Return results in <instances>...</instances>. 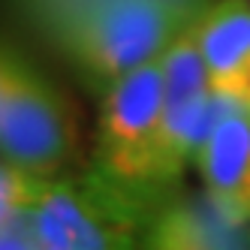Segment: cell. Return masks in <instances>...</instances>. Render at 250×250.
I'll return each mask as SVG.
<instances>
[{
    "label": "cell",
    "instance_id": "6da1fadb",
    "mask_svg": "<svg viewBox=\"0 0 250 250\" xmlns=\"http://www.w3.org/2000/svg\"><path fill=\"white\" fill-rule=\"evenodd\" d=\"M15 21L100 94L121 73L163 58L214 0H3Z\"/></svg>",
    "mask_w": 250,
    "mask_h": 250
},
{
    "label": "cell",
    "instance_id": "7a4b0ae2",
    "mask_svg": "<svg viewBox=\"0 0 250 250\" xmlns=\"http://www.w3.org/2000/svg\"><path fill=\"white\" fill-rule=\"evenodd\" d=\"M163 63L148 61L121 73L100 91V118L91 169L105 184L154 214L172 193L157 175V136L163 118Z\"/></svg>",
    "mask_w": 250,
    "mask_h": 250
},
{
    "label": "cell",
    "instance_id": "3957f363",
    "mask_svg": "<svg viewBox=\"0 0 250 250\" xmlns=\"http://www.w3.org/2000/svg\"><path fill=\"white\" fill-rule=\"evenodd\" d=\"M76 105L21 51L0 42V160L58 178L79 160Z\"/></svg>",
    "mask_w": 250,
    "mask_h": 250
},
{
    "label": "cell",
    "instance_id": "277c9868",
    "mask_svg": "<svg viewBox=\"0 0 250 250\" xmlns=\"http://www.w3.org/2000/svg\"><path fill=\"white\" fill-rule=\"evenodd\" d=\"M148 220L145 208L91 169L79 178H42L27 208L33 247L45 250L133 247L145 235Z\"/></svg>",
    "mask_w": 250,
    "mask_h": 250
},
{
    "label": "cell",
    "instance_id": "5b68a950",
    "mask_svg": "<svg viewBox=\"0 0 250 250\" xmlns=\"http://www.w3.org/2000/svg\"><path fill=\"white\" fill-rule=\"evenodd\" d=\"M193 27L181 33L160 58L166 97L157 136V175L172 190L181 187L184 169L196 163V154L208 139L223 105V97L214 94L208 82Z\"/></svg>",
    "mask_w": 250,
    "mask_h": 250
},
{
    "label": "cell",
    "instance_id": "8992f818",
    "mask_svg": "<svg viewBox=\"0 0 250 250\" xmlns=\"http://www.w3.org/2000/svg\"><path fill=\"white\" fill-rule=\"evenodd\" d=\"M193 166L211 199L235 220L250 223V103L223 100Z\"/></svg>",
    "mask_w": 250,
    "mask_h": 250
},
{
    "label": "cell",
    "instance_id": "52a82bcc",
    "mask_svg": "<svg viewBox=\"0 0 250 250\" xmlns=\"http://www.w3.org/2000/svg\"><path fill=\"white\" fill-rule=\"evenodd\" d=\"M193 33L214 94L250 103V0H214Z\"/></svg>",
    "mask_w": 250,
    "mask_h": 250
},
{
    "label": "cell",
    "instance_id": "ba28073f",
    "mask_svg": "<svg viewBox=\"0 0 250 250\" xmlns=\"http://www.w3.org/2000/svg\"><path fill=\"white\" fill-rule=\"evenodd\" d=\"M142 238V244L163 250L250 247V223L226 214L208 193L196 199L178 190L151 214Z\"/></svg>",
    "mask_w": 250,
    "mask_h": 250
},
{
    "label": "cell",
    "instance_id": "9c48e42d",
    "mask_svg": "<svg viewBox=\"0 0 250 250\" xmlns=\"http://www.w3.org/2000/svg\"><path fill=\"white\" fill-rule=\"evenodd\" d=\"M40 184V175H30L6 160L0 163V247H33L27 208Z\"/></svg>",
    "mask_w": 250,
    "mask_h": 250
}]
</instances>
